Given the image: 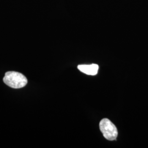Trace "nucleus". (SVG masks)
Listing matches in <instances>:
<instances>
[{
    "instance_id": "obj_3",
    "label": "nucleus",
    "mask_w": 148,
    "mask_h": 148,
    "mask_svg": "<svg viewBox=\"0 0 148 148\" xmlns=\"http://www.w3.org/2000/svg\"><path fill=\"white\" fill-rule=\"evenodd\" d=\"M77 68L84 74L93 76L98 73L99 66L97 64H93L91 65H79Z\"/></svg>"
},
{
    "instance_id": "obj_2",
    "label": "nucleus",
    "mask_w": 148,
    "mask_h": 148,
    "mask_svg": "<svg viewBox=\"0 0 148 148\" xmlns=\"http://www.w3.org/2000/svg\"><path fill=\"white\" fill-rule=\"evenodd\" d=\"M99 127L104 137L109 140H116L118 132L116 127L109 120L104 119L101 120Z\"/></svg>"
},
{
    "instance_id": "obj_1",
    "label": "nucleus",
    "mask_w": 148,
    "mask_h": 148,
    "mask_svg": "<svg viewBox=\"0 0 148 148\" xmlns=\"http://www.w3.org/2000/svg\"><path fill=\"white\" fill-rule=\"evenodd\" d=\"M3 81L5 85L14 89L23 88L27 83V77L24 75L16 71L5 73Z\"/></svg>"
}]
</instances>
